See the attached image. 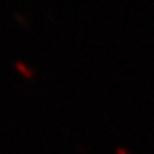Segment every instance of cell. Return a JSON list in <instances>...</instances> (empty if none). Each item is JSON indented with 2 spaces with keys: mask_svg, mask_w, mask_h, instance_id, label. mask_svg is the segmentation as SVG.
<instances>
[{
  "mask_svg": "<svg viewBox=\"0 0 154 154\" xmlns=\"http://www.w3.org/2000/svg\"><path fill=\"white\" fill-rule=\"evenodd\" d=\"M13 20L17 21L20 26H23V28H28V18L25 13H21V12H15L13 13Z\"/></svg>",
  "mask_w": 154,
  "mask_h": 154,
  "instance_id": "7a4b0ae2",
  "label": "cell"
},
{
  "mask_svg": "<svg viewBox=\"0 0 154 154\" xmlns=\"http://www.w3.org/2000/svg\"><path fill=\"white\" fill-rule=\"evenodd\" d=\"M15 69L18 72H20L21 75H25L26 79H31L33 77V71H31V67L28 64H25V62H21V61H17L15 62Z\"/></svg>",
  "mask_w": 154,
  "mask_h": 154,
  "instance_id": "6da1fadb",
  "label": "cell"
}]
</instances>
